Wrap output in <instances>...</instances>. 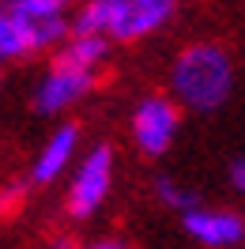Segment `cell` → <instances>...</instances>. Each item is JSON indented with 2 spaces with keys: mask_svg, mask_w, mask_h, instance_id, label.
Segmentation results:
<instances>
[{
  "mask_svg": "<svg viewBox=\"0 0 245 249\" xmlns=\"http://www.w3.org/2000/svg\"><path fill=\"white\" fill-rule=\"evenodd\" d=\"M170 87L185 109H219L234 91V61L219 42H192L174 57Z\"/></svg>",
  "mask_w": 245,
  "mask_h": 249,
  "instance_id": "cell-1",
  "label": "cell"
},
{
  "mask_svg": "<svg viewBox=\"0 0 245 249\" xmlns=\"http://www.w3.org/2000/svg\"><path fill=\"white\" fill-rule=\"evenodd\" d=\"M109 189H113V151L106 143L91 147L87 155L76 162L72 170V181H68V196H64V208L72 219H87L94 215L102 204H106Z\"/></svg>",
  "mask_w": 245,
  "mask_h": 249,
  "instance_id": "cell-2",
  "label": "cell"
},
{
  "mask_svg": "<svg viewBox=\"0 0 245 249\" xmlns=\"http://www.w3.org/2000/svg\"><path fill=\"white\" fill-rule=\"evenodd\" d=\"M177 128H181V109L174 98L162 94H147L140 98V106L132 109V140L143 155H166L170 143L177 140Z\"/></svg>",
  "mask_w": 245,
  "mask_h": 249,
  "instance_id": "cell-3",
  "label": "cell"
},
{
  "mask_svg": "<svg viewBox=\"0 0 245 249\" xmlns=\"http://www.w3.org/2000/svg\"><path fill=\"white\" fill-rule=\"evenodd\" d=\"M98 83V72H83V68H64V64H49L38 87H34V109L38 113H64L68 106H76L79 98H87L91 87Z\"/></svg>",
  "mask_w": 245,
  "mask_h": 249,
  "instance_id": "cell-4",
  "label": "cell"
},
{
  "mask_svg": "<svg viewBox=\"0 0 245 249\" xmlns=\"http://www.w3.org/2000/svg\"><path fill=\"white\" fill-rule=\"evenodd\" d=\"M185 234L204 249H234L245 242V219L230 208H208V204H196L192 212L181 215Z\"/></svg>",
  "mask_w": 245,
  "mask_h": 249,
  "instance_id": "cell-5",
  "label": "cell"
},
{
  "mask_svg": "<svg viewBox=\"0 0 245 249\" xmlns=\"http://www.w3.org/2000/svg\"><path fill=\"white\" fill-rule=\"evenodd\" d=\"M4 8L38 34L42 49H57L72 34V0H4Z\"/></svg>",
  "mask_w": 245,
  "mask_h": 249,
  "instance_id": "cell-6",
  "label": "cell"
},
{
  "mask_svg": "<svg viewBox=\"0 0 245 249\" xmlns=\"http://www.w3.org/2000/svg\"><path fill=\"white\" fill-rule=\"evenodd\" d=\"M177 16V0H121V16L109 42H143Z\"/></svg>",
  "mask_w": 245,
  "mask_h": 249,
  "instance_id": "cell-7",
  "label": "cell"
},
{
  "mask_svg": "<svg viewBox=\"0 0 245 249\" xmlns=\"http://www.w3.org/2000/svg\"><path fill=\"white\" fill-rule=\"evenodd\" d=\"M79 159V128L72 121H64L53 136H49L38 155L31 162V181L34 185H53L57 178H64V170Z\"/></svg>",
  "mask_w": 245,
  "mask_h": 249,
  "instance_id": "cell-8",
  "label": "cell"
},
{
  "mask_svg": "<svg viewBox=\"0 0 245 249\" xmlns=\"http://www.w3.org/2000/svg\"><path fill=\"white\" fill-rule=\"evenodd\" d=\"M109 53L106 38H91V34H68L61 46L53 49V64L64 68H83V72H98Z\"/></svg>",
  "mask_w": 245,
  "mask_h": 249,
  "instance_id": "cell-9",
  "label": "cell"
},
{
  "mask_svg": "<svg viewBox=\"0 0 245 249\" xmlns=\"http://www.w3.org/2000/svg\"><path fill=\"white\" fill-rule=\"evenodd\" d=\"M31 53H42V42L38 34L8 8H0V64L4 61H23Z\"/></svg>",
  "mask_w": 245,
  "mask_h": 249,
  "instance_id": "cell-10",
  "label": "cell"
},
{
  "mask_svg": "<svg viewBox=\"0 0 245 249\" xmlns=\"http://www.w3.org/2000/svg\"><path fill=\"white\" fill-rule=\"evenodd\" d=\"M155 196H158V200L166 204V208H174V212H192V208H196V196H192V193H189V189L185 185H177V181H174V178H158V181H155Z\"/></svg>",
  "mask_w": 245,
  "mask_h": 249,
  "instance_id": "cell-11",
  "label": "cell"
},
{
  "mask_svg": "<svg viewBox=\"0 0 245 249\" xmlns=\"http://www.w3.org/2000/svg\"><path fill=\"white\" fill-rule=\"evenodd\" d=\"M230 185H234V189H238V193L245 196V155L230 162Z\"/></svg>",
  "mask_w": 245,
  "mask_h": 249,
  "instance_id": "cell-12",
  "label": "cell"
},
{
  "mask_svg": "<svg viewBox=\"0 0 245 249\" xmlns=\"http://www.w3.org/2000/svg\"><path fill=\"white\" fill-rule=\"evenodd\" d=\"M79 249H124V246L113 242V238H102V242H87V246H79Z\"/></svg>",
  "mask_w": 245,
  "mask_h": 249,
  "instance_id": "cell-13",
  "label": "cell"
},
{
  "mask_svg": "<svg viewBox=\"0 0 245 249\" xmlns=\"http://www.w3.org/2000/svg\"><path fill=\"white\" fill-rule=\"evenodd\" d=\"M0 8H4V0H0Z\"/></svg>",
  "mask_w": 245,
  "mask_h": 249,
  "instance_id": "cell-14",
  "label": "cell"
}]
</instances>
